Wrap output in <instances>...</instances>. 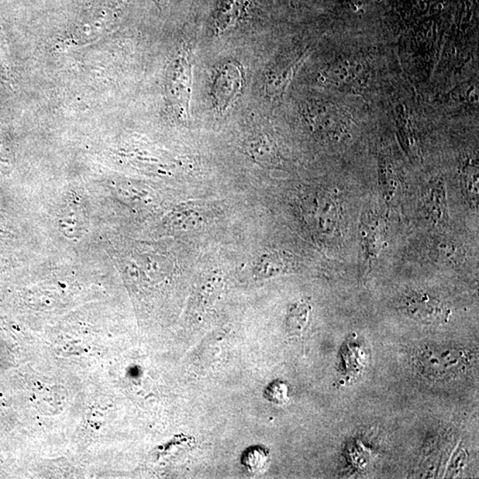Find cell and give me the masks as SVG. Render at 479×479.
Here are the masks:
<instances>
[{"instance_id":"1","label":"cell","mask_w":479,"mask_h":479,"mask_svg":"<svg viewBox=\"0 0 479 479\" xmlns=\"http://www.w3.org/2000/svg\"><path fill=\"white\" fill-rule=\"evenodd\" d=\"M401 308L406 315L425 322H441L449 316V310L436 298L421 291H412L403 296Z\"/></svg>"},{"instance_id":"2","label":"cell","mask_w":479,"mask_h":479,"mask_svg":"<svg viewBox=\"0 0 479 479\" xmlns=\"http://www.w3.org/2000/svg\"><path fill=\"white\" fill-rule=\"evenodd\" d=\"M171 88L175 108L179 115L189 116L192 88V65L189 50H181L178 54L172 72Z\"/></svg>"},{"instance_id":"3","label":"cell","mask_w":479,"mask_h":479,"mask_svg":"<svg viewBox=\"0 0 479 479\" xmlns=\"http://www.w3.org/2000/svg\"><path fill=\"white\" fill-rule=\"evenodd\" d=\"M243 85L241 68L234 64H227L219 71L213 89V99L219 112H225L236 101Z\"/></svg>"},{"instance_id":"4","label":"cell","mask_w":479,"mask_h":479,"mask_svg":"<svg viewBox=\"0 0 479 479\" xmlns=\"http://www.w3.org/2000/svg\"><path fill=\"white\" fill-rule=\"evenodd\" d=\"M384 219L375 212H368L361 224V239L368 258H375L384 247Z\"/></svg>"},{"instance_id":"5","label":"cell","mask_w":479,"mask_h":479,"mask_svg":"<svg viewBox=\"0 0 479 479\" xmlns=\"http://www.w3.org/2000/svg\"><path fill=\"white\" fill-rule=\"evenodd\" d=\"M291 256L284 253H265L258 258L254 273L260 278H268L287 273L292 267Z\"/></svg>"},{"instance_id":"6","label":"cell","mask_w":479,"mask_h":479,"mask_svg":"<svg viewBox=\"0 0 479 479\" xmlns=\"http://www.w3.org/2000/svg\"><path fill=\"white\" fill-rule=\"evenodd\" d=\"M250 0H223L215 16V30L219 34L230 29L239 20Z\"/></svg>"},{"instance_id":"7","label":"cell","mask_w":479,"mask_h":479,"mask_svg":"<svg viewBox=\"0 0 479 479\" xmlns=\"http://www.w3.org/2000/svg\"><path fill=\"white\" fill-rule=\"evenodd\" d=\"M425 209L427 216L435 224L448 219L447 192L443 184H437L427 192Z\"/></svg>"},{"instance_id":"8","label":"cell","mask_w":479,"mask_h":479,"mask_svg":"<svg viewBox=\"0 0 479 479\" xmlns=\"http://www.w3.org/2000/svg\"><path fill=\"white\" fill-rule=\"evenodd\" d=\"M311 305L305 301L293 304L289 309L286 327L291 335H301L308 322Z\"/></svg>"},{"instance_id":"9","label":"cell","mask_w":479,"mask_h":479,"mask_svg":"<svg viewBox=\"0 0 479 479\" xmlns=\"http://www.w3.org/2000/svg\"><path fill=\"white\" fill-rule=\"evenodd\" d=\"M437 253L440 254L444 260L447 261H457L460 260L461 257V250L453 243H443L439 244L437 247Z\"/></svg>"}]
</instances>
